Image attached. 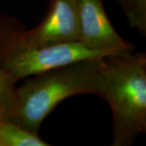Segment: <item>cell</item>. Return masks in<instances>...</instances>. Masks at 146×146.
Returning <instances> with one entry per match:
<instances>
[{"label":"cell","instance_id":"3957f363","mask_svg":"<svg viewBox=\"0 0 146 146\" xmlns=\"http://www.w3.org/2000/svg\"><path fill=\"white\" fill-rule=\"evenodd\" d=\"M24 26L16 18L0 16V69L16 82L74 61L108 55L91 50L80 42L42 48L32 46L22 39Z\"/></svg>","mask_w":146,"mask_h":146},{"label":"cell","instance_id":"6da1fadb","mask_svg":"<svg viewBox=\"0 0 146 146\" xmlns=\"http://www.w3.org/2000/svg\"><path fill=\"white\" fill-rule=\"evenodd\" d=\"M102 58L74 61L25 78L16 87L14 122L38 134L43 121L63 100L77 94H94L105 99Z\"/></svg>","mask_w":146,"mask_h":146},{"label":"cell","instance_id":"5b68a950","mask_svg":"<svg viewBox=\"0 0 146 146\" xmlns=\"http://www.w3.org/2000/svg\"><path fill=\"white\" fill-rule=\"evenodd\" d=\"M79 42L96 52L110 54L134 50V46L115 31L106 16L102 0H77Z\"/></svg>","mask_w":146,"mask_h":146},{"label":"cell","instance_id":"7a4b0ae2","mask_svg":"<svg viewBox=\"0 0 146 146\" xmlns=\"http://www.w3.org/2000/svg\"><path fill=\"white\" fill-rule=\"evenodd\" d=\"M133 51L102 58L113 146H131L146 131V54Z\"/></svg>","mask_w":146,"mask_h":146},{"label":"cell","instance_id":"ba28073f","mask_svg":"<svg viewBox=\"0 0 146 146\" xmlns=\"http://www.w3.org/2000/svg\"><path fill=\"white\" fill-rule=\"evenodd\" d=\"M121 6L128 25L142 36L146 35V0H116Z\"/></svg>","mask_w":146,"mask_h":146},{"label":"cell","instance_id":"8992f818","mask_svg":"<svg viewBox=\"0 0 146 146\" xmlns=\"http://www.w3.org/2000/svg\"><path fill=\"white\" fill-rule=\"evenodd\" d=\"M37 133L22 127L11 120L0 121V146H47Z\"/></svg>","mask_w":146,"mask_h":146},{"label":"cell","instance_id":"52a82bcc","mask_svg":"<svg viewBox=\"0 0 146 146\" xmlns=\"http://www.w3.org/2000/svg\"><path fill=\"white\" fill-rule=\"evenodd\" d=\"M16 82L0 69V121L16 119Z\"/></svg>","mask_w":146,"mask_h":146},{"label":"cell","instance_id":"277c9868","mask_svg":"<svg viewBox=\"0 0 146 146\" xmlns=\"http://www.w3.org/2000/svg\"><path fill=\"white\" fill-rule=\"evenodd\" d=\"M79 36L77 0H50L44 19L33 29L21 30L23 41L38 48L79 42Z\"/></svg>","mask_w":146,"mask_h":146}]
</instances>
